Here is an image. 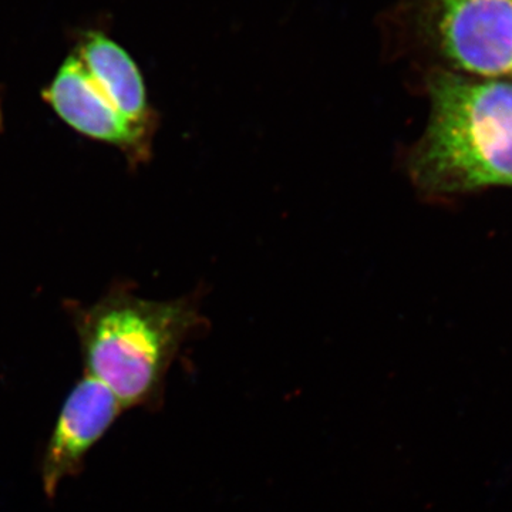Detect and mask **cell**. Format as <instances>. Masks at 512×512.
<instances>
[{
	"instance_id": "6",
	"label": "cell",
	"mask_w": 512,
	"mask_h": 512,
	"mask_svg": "<svg viewBox=\"0 0 512 512\" xmlns=\"http://www.w3.org/2000/svg\"><path fill=\"white\" fill-rule=\"evenodd\" d=\"M77 57L114 107L134 126L151 133L153 113L143 76L126 50L103 33L87 32L77 45Z\"/></svg>"
},
{
	"instance_id": "5",
	"label": "cell",
	"mask_w": 512,
	"mask_h": 512,
	"mask_svg": "<svg viewBox=\"0 0 512 512\" xmlns=\"http://www.w3.org/2000/svg\"><path fill=\"white\" fill-rule=\"evenodd\" d=\"M43 99L77 133L120 148L134 161L148 154L151 133L134 126L114 107L79 57H67Z\"/></svg>"
},
{
	"instance_id": "3",
	"label": "cell",
	"mask_w": 512,
	"mask_h": 512,
	"mask_svg": "<svg viewBox=\"0 0 512 512\" xmlns=\"http://www.w3.org/2000/svg\"><path fill=\"white\" fill-rule=\"evenodd\" d=\"M448 62L476 76L512 74V0H417Z\"/></svg>"
},
{
	"instance_id": "4",
	"label": "cell",
	"mask_w": 512,
	"mask_h": 512,
	"mask_svg": "<svg viewBox=\"0 0 512 512\" xmlns=\"http://www.w3.org/2000/svg\"><path fill=\"white\" fill-rule=\"evenodd\" d=\"M124 407L104 384L84 376L67 394L42 460V485L52 500L66 478L77 476L92 448Z\"/></svg>"
},
{
	"instance_id": "1",
	"label": "cell",
	"mask_w": 512,
	"mask_h": 512,
	"mask_svg": "<svg viewBox=\"0 0 512 512\" xmlns=\"http://www.w3.org/2000/svg\"><path fill=\"white\" fill-rule=\"evenodd\" d=\"M429 92V127L410 161L414 181L431 194L512 185V82L439 72Z\"/></svg>"
},
{
	"instance_id": "2",
	"label": "cell",
	"mask_w": 512,
	"mask_h": 512,
	"mask_svg": "<svg viewBox=\"0 0 512 512\" xmlns=\"http://www.w3.org/2000/svg\"><path fill=\"white\" fill-rule=\"evenodd\" d=\"M73 319L86 375L124 409L160 402L168 369L200 322L190 301H146L123 286L77 309Z\"/></svg>"
}]
</instances>
